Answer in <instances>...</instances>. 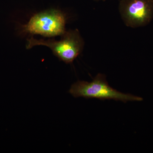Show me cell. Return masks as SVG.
<instances>
[{
  "label": "cell",
  "instance_id": "obj_1",
  "mask_svg": "<svg viewBox=\"0 0 153 153\" xmlns=\"http://www.w3.org/2000/svg\"><path fill=\"white\" fill-rule=\"evenodd\" d=\"M68 92L74 97L111 99L124 102L143 100L141 97L114 89L108 85L105 75L102 74H97L91 82L78 80L71 85Z\"/></svg>",
  "mask_w": 153,
  "mask_h": 153
},
{
  "label": "cell",
  "instance_id": "obj_2",
  "mask_svg": "<svg viewBox=\"0 0 153 153\" xmlns=\"http://www.w3.org/2000/svg\"><path fill=\"white\" fill-rule=\"evenodd\" d=\"M61 37L59 41L38 40L31 37L27 39L26 48L30 49L36 46H46L59 60L67 64L72 63L82 52L84 41L76 29L66 31Z\"/></svg>",
  "mask_w": 153,
  "mask_h": 153
},
{
  "label": "cell",
  "instance_id": "obj_3",
  "mask_svg": "<svg viewBox=\"0 0 153 153\" xmlns=\"http://www.w3.org/2000/svg\"><path fill=\"white\" fill-rule=\"evenodd\" d=\"M66 18L63 12L50 9L35 14L22 31L30 35H39L47 37L62 36L66 32Z\"/></svg>",
  "mask_w": 153,
  "mask_h": 153
},
{
  "label": "cell",
  "instance_id": "obj_4",
  "mask_svg": "<svg viewBox=\"0 0 153 153\" xmlns=\"http://www.w3.org/2000/svg\"><path fill=\"white\" fill-rule=\"evenodd\" d=\"M119 11L126 26L144 27L153 19V0H120Z\"/></svg>",
  "mask_w": 153,
  "mask_h": 153
},
{
  "label": "cell",
  "instance_id": "obj_5",
  "mask_svg": "<svg viewBox=\"0 0 153 153\" xmlns=\"http://www.w3.org/2000/svg\"><path fill=\"white\" fill-rule=\"evenodd\" d=\"M95 1H106V0H94Z\"/></svg>",
  "mask_w": 153,
  "mask_h": 153
}]
</instances>
